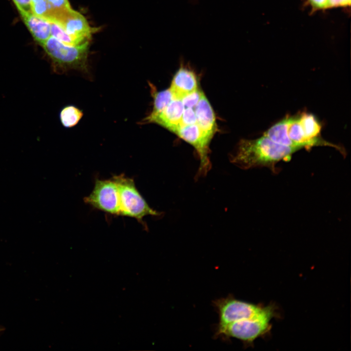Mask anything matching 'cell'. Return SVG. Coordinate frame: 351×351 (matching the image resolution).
<instances>
[{"label": "cell", "instance_id": "cell-10", "mask_svg": "<svg viewBox=\"0 0 351 351\" xmlns=\"http://www.w3.org/2000/svg\"><path fill=\"white\" fill-rule=\"evenodd\" d=\"M194 110L197 124L211 141L217 130V126L213 109L203 93Z\"/></svg>", "mask_w": 351, "mask_h": 351}, {"label": "cell", "instance_id": "cell-13", "mask_svg": "<svg viewBox=\"0 0 351 351\" xmlns=\"http://www.w3.org/2000/svg\"><path fill=\"white\" fill-rule=\"evenodd\" d=\"M151 91L154 99L153 107L152 112L147 117H153L160 114L174 98L170 88L159 92H154L152 89Z\"/></svg>", "mask_w": 351, "mask_h": 351}, {"label": "cell", "instance_id": "cell-4", "mask_svg": "<svg viewBox=\"0 0 351 351\" xmlns=\"http://www.w3.org/2000/svg\"><path fill=\"white\" fill-rule=\"evenodd\" d=\"M273 316V309L270 307H265L263 311L254 317L218 325L215 335L235 338L247 343H252L269 330Z\"/></svg>", "mask_w": 351, "mask_h": 351}, {"label": "cell", "instance_id": "cell-7", "mask_svg": "<svg viewBox=\"0 0 351 351\" xmlns=\"http://www.w3.org/2000/svg\"><path fill=\"white\" fill-rule=\"evenodd\" d=\"M171 132L192 145L197 152L200 161L197 176L206 175L211 168L209 157V146L211 141L205 136L197 123L178 125Z\"/></svg>", "mask_w": 351, "mask_h": 351}, {"label": "cell", "instance_id": "cell-15", "mask_svg": "<svg viewBox=\"0 0 351 351\" xmlns=\"http://www.w3.org/2000/svg\"><path fill=\"white\" fill-rule=\"evenodd\" d=\"M50 22L51 24V36L63 44L69 46H76L85 41L72 37L58 23L55 22Z\"/></svg>", "mask_w": 351, "mask_h": 351}, {"label": "cell", "instance_id": "cell-21", "mask_svg": "<svg viewBox=\"0 0 351 351\" xmlns=\"http://www.w3.org/2000/svg\"><path fill=\"white\" fill-rule=\"evenodd\" d=\"M20 15L32 13L31 11L32 0H13Z\"/></svg>", "mask_w": 351, "mask_h": 351}, {"label": "cell", "instance_id": "cell-12", "mask_svg": "<svg viewBox=\"0 0 351 351\" xmlns=\"http://www.w3.org/2000/svg\"><path fill=\"white\" fill-rule=\"evenodd\" d=\"M20 16L35 40L41 46L51 37L50 22L32 13Z\"/></svg>", "mask_w": 351, "mask_h": 351}, {"label": "cell", "instance_id": "cell-17", "mask_svg": "<svg viewBox=\"0 0 351 351\" xmlns=\"http://www.w3.org/2000/svg\"><path fill=\"white\" fill-rule=\"evenodd\" d=\"M47 0L51 12V20L50 21H51L56 16L62 12L71 8L68 0Z\"/></svg>", "mask_w": 351, "mask_h": 351}, {"label": "cell", "instance_id": "cell-5", "mask_svg": "<svg viewBox=\"0 0 351 351\" xmlns=\"http://www.w3.org/2000/svg\"><path fill=\"white\" fill-rule=\"evenodd\" d=\"M85 203L112 215H120V202L117 185L112 178L96 179L94 188L84 198Z\"/></svg>", "mask_w": 351, "mask_h": 351}, {"label": "cell", "instance_id": "cell-8", "mask_svg": "<svg viewBox=\"0 0 351 351\" xmlns=\"http://www.w3.org/2000/svg\"><path fill=\"white\" fill-rule=\"evenodd\" d=\"M50 22L58 23L68 34L83 41L88 40L94 31L84 17L72 8L62 12Z\"/></svg>", "mask_w": 351, "mask_h": 351}, {"label": "cell", "instance_id": "cell-18", "mask_svg": "<svg viewBox=\"0 0 351 351\" xmlns=\"http://www.w3.org/2000/svg\"><path fill=\"white\" fill-rule=\"evenodd\" d=\"M314 7L325 9L337 6L350 5L351 0H309Z\"/></svg>", "mask_w": 351, "mask_h": 351}, {"label": "cell", "instance_id": "cell-19", "mask_svg": "<svg viewBox=\"0 0 351 351\" xmlns=\"http://www.w3.org/2000/svg\"><path fill=\"white\" fill-rule=\"evenodd\" d=\"M202 93L197 89L183 97L181 99L185 107L194 108L200 99Z\"/></svg>", "mask_w": 351, "mask_h": 351}, {"label": "cell", "instance_id": "cell-11", "mask_svg": "<svg viewBox=\"0 0 351 351\" xmlns=\"http://www.w3.org/2000/svg\"><path fill=\"white\" fill-rule=\"evenodd\" d=\"M170 88L175 98L181 99L198 89L195 74L189 70L181 67L174 76Z\"/></svg>", "mask_w": 351, "mask_h": 351}, {"label": "cell", "instance_id": "cell-16", "mask_svg": "<svg viewBox=\"0 0 351 351\" xmlns=\"http://www.w3.org/2000/svg\"><path fill=\"white\" fill-rule=\"evenodd\" d=\"M31 11L34 15L50 21L51 12L47 0H32Z\"/></svg>", "mask_w": 351, "mask_h": 351}, {"label": "cell", "instance_id": "cell-6", "mask_svg": "<svg viewBox=\"0 0 351 351\" xmlns=\"http://www.w3.org/2000/svg\"><path fill=\"white\" fill-rule=\"evenodd\" d=\"M214 305L219 315L218 325L254 317L260 314L265 308L230 296L215 300Z\"/></svg>", "mask_w": 351, "mask_h": 351}, {"label": "cell", "instance_id": "cell-14", "mask_svg": "<svg viewBox=\"0 0 351 351\" xmlns=\"http://www.w3.org/2000/svg\"><path fill=\"white\" fill-rule=\"evenodd\" d=\"M82 111L78 107L70 105L61 109L59 113V119L61 124L65 128H70L78 124L83 117Z\"/></svg>", "mask_w": 351, "mask_h": 351}, {"label": "cell", "instance_id": "cell-3", "mask_svg": "<svg viewBox=\"0 0 351 351\" xmlns=\"http://www.w3.org/2000/svg\"><path fill=\"white\" fill-rule=\"evenodd\" d=\"M118 188L120 202V215L136 218L144 226L143 218L147 215L159 216L161 213L152 208L143 198L133 178L123 174L114 176Z\"/></svg>", "mask_w": 351, "mask_h": 351}, {"label": "cell", "instance_id": "cell-1", "mask_svg": "<svg viewBox=\"0 0 351 351\" xmlns=\"http://www.w3.org/2000/svg\"><path fill=\"white\" fill-rule=\"evenodd\" d=\"M297 151L263 135L255 139L241 140L231 160L242 169L266 167L275 172L277 163L289 161Z\"/></svg>", "mask_w": 351, "mask_h": 351}, {"label": "cell", "instance_id": "cell-2", "mask_svg": "<svg viewBox=\"0 0 351 351\" xmlns=\"http://www.w3.org/2000/svg\"><path fill=\"white\" fill-rule=\"evenodd\" d=\"M89 45L86 40L76 46H69L51 36L41 46L51 59L54 72L62 73L77 70L87 73Z\"/></svg>", "mask_w": 351, "mask_h": 351}, {"label": "cell", "instance_id": "cell-20", "mask_svg": "<svg viewBox=\"0 0 351 351\" xmlns=\"http://www.w3.org/2000/svg\"><path fill=\"white\" fill-rule=\"evenodd\" d=\"M194 108L186 107L185 108V107L180 122L178 125L185 126L196 123Z\"/></svg>", "mask_w": 351, "mask_h": 351}, {"label": "cell", "instance_id": "cell-9", "mask_svg": "<svg viewBox=\"0 0 351 351\" xmlns=\"http://www.w3.org/2000/svg\"><path fill=\"white\" fill-rule=\"evenodd\" d=\"M184 109L181 99L174 98L162 113L153 117H146L141 123H156L171 132L179 125Z\"/></svg>", "mask_w": 351, "mask_h": 351}]
</instances>
